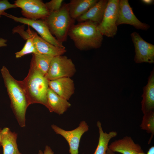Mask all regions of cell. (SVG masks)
<instances>
[{
  "instance_id": "484cf974",
  "label": "cell",
  "mask_w": 154,
  "mask_h": 154,
  "mask_svg": "<svg viewBox=\"0 0 154 154\" xmlns=\"http://www.w3.org/2000/svg\"><path fill=\"white\" fill-rule=\"evenodd\" d=\"M38 154H54V153L50 147L46 145L43 152L41 150H39Z\"/></svg>"
},
{
  "instance_id": "9a60e30c",
  "label": "cell",
  "mask_w": 154,
  "mask_h": 154,
  "mask_svg": "<svg viewBox=\"0 0 154 154\" xmlns=\"http://www.w3.org/2000/svg\"><path fill=\"white\" fill-rule=\"evenodd\" d=\"M108 2L107 0L98 1L76 20L78 23L89 22L98 25L102 20Z\"/></svg>"
},
{
  "instance_id": "7a4b0ae2",
  "label": "cell",
  "mask_w": 154,
  "mask_h": 154,
  "mask_svg": "<svg viewBox=\"0 0 154 154\" xmlns=\"http://www.w3.org/2000/svg\"><path fill=\"white\" fill-rule=\"evenodd\" d=\"M97 26L89 22L78 23L71 27L68 35L80 50L98 48L102 45L103 36Z\"/></svg>"
},
{
  "instance_id": "7402d4cb",
  "label": "cell",
  "mask_w": 154,
  "mask_h": 154,
  "mask_svg": "<svg viewBox=\"0 0 154 154\" xmlns=\"http://www.w3.org/2000/svg\"><path fill=\"white\" fill-rule=\"evenodd\" d=\"M143 114L140 126L141 129L151 134L148 141V144H150L154 135V111L146 112Z\"/></svg>"
},
{
  "instance_id": "ba28073f",
  "label": "cell",
  "mask_w": 154,
  "mask_h": 154,
  "mask_svg": "<svg viewBox=\"0 0 154 154\" xmlns=\"http://www.w3.org/2000/svg\"><path fill=\"white\" fill-rule=\"evenodd\" d=\"M51 126L56 134L61 135L66 140L69 145L70 154H78L81 138L89 130V126L86 122L85 121H81L78 127L70 131L65 130L54 124Z\"/></svg>"
},
{
  "instance_id": "8992f818",
  "label": "cell",
  "mask_w": 154,
  "mask_h": 154,
  "mask_svg": "<svg viewBox=\"0 0 154 154\" xmlns=\"http://www.w3.org/2000/svg\"><path fill=\"white\" fill-rule=\"evenodd\" d=\"M119 1L118 0L108 1L102 20L97 26L103 36L113 37L117 33V26L116 23Z\"/></svg>"
},
{
  "instance_id": "2e32d148",
  "label": "cell",
  "mask_w": 154,
  "mask_h": 154,
  "mask_svg": "<svg viewBox=\"0 0 154 154\" xmlns=\"http://www.w3.org/2000/svg\"><path fill=\"white\" fill-rule=\"evenodd\" d=\"M17 135L7 127L2 130L0 145L3 147V154H22L18 147Z\"/></svg>"
},
{
  "instance_id": "44dd1931",
  "label": "cell",
  "mask_w": 154,
  "mask_h": 154,
  "mask_svg": "<svg viewBox=\"0 0 154 154\" xmlns=\"http://www.w3.org/2000/svg\"><path fill=\"white\" fill-rule=\"evenodd\" d=\"M53 57L42 54H33L30 64L33 65L38 71L45 76L48 70L51 60Z\"/></svg>"
},
{
  "instance_id": "ffe728a7",
  "label": "cell",
  "mask_w": 154,
  "mask_h": 154,
  "mask_svg": "<svg viewBox=\"0 0 154 154\" xmlns=\"http://www.w3.org/2000/svg\"><path fill=\"white\" fill-rule=\"evenodd\" d=\"M98 129L99 136L97 147L93 154H105L108 148L109 143L113 138L116 137L117 133L116 131H112L107 133L104 132L101 122L98 121L96 123Z\"/></svg>"
},
{
  "instance_id": "f1b7e54d",
  "label": "cell",
  "mask_w": 154,
  "mask_h": 154,
  "mask_svg": "<svg viewBox=\"0 0 154 154\" xmlns=\"http://www.w3.org/2000/svg\"><path fill=\"white\" fill-rule=\"evenodd\" d=\"M142 1L146 4H151L153 3V1L152 0H143Z\"/></svg>"
},
{
  "instance_id": "52a82bcc",
  "label": "cell",
  "mask_w": 154,
  "mask_h": 154,
  "mask_svg": "<svg viewBox=\"0 0 154 154\" xmlns=\"http://www.w3.org/2000/svg\"><path fill=\"white\" fill-rule=\"evenodd\" d=\"M14 4L21 9L24 17L29 19L44 20L50 14L45 3L41 0H17Z\"/></svg>"
},
{
  "instance_id": "d4e9b609",
  "label": "cell",
  "mask_w": 154,
  "mask_h": 154,
  "mask_svg": "<svg viewBox=\"0 0 154 154\" xmlns=\"http://www.w3.org/2000/svg\"><path fill=\"white\" fill-rule=\"evenodd\" d=\"M17 7L14 4H11L7 0H0V18L2 15L5 16L6 10Z\"/></svg>"
},
{
  "instance_id": "ac0fdd59",
  "label": "cell",
  "mask_w": 154,
  "mask_h": 154,
  "mask_svg": "<svg viewBox=\"0 0 154 154\" xmlns=\"http://www.w3.org/2000/svg\"><path fill=\"white\" fill-rule=\"evenodd\" d=\"M47 99L50 112H54L62 115L71 106L67 100L60 96L49 87L47 91Z\"/></svg>"
},
{
  "instance_id": "5b68a950",
  "label": "cell",
  "mask_w": 154,
  "mask_h": 154,
  "mask_svg": "<svg viewBox=\"0 0 154 154\" xmlns=\"http://www.w3.org/2000/svg\"><path fill=\"white\" fill-rule=\"evenodd\" d=\"M76 72L75 66L72 60L66 56L61 55L53 58L44 76L48 80L71 78Z\"/></svg>"
},
{
  "instance_id": "30bf717a",
  "label": "cell",
  "mask_w": 154,
  "mask_h": 154,
  "mask_svg": "<svg viewBox=\"0 0 154 154\" xmlns=\"http://www.w3.org/2000/svg\"><path fill=\"white\" fill-rule=\"evenodd\" d=\"M131 36L135 47L134 60L135 63H153L154 45L145 41L135 32L132 33Z\"/></svg>"
},
{
  "instance_id": "603a6c76",
  "label": "cell",
  "mask_w": 154,
  "mask_h": 154,
  "mask_svg": "<svg viewBox=\"0 0 154 154\" xmlns=\"http://www.w3.org/2000/svg\"><path fill=\"white\" fill-rule=\"evenodd\" d=\"M26 40V42L22 49L15 53L16 58H20L25 55L31 53L36 54V50L32 38L30 37Z\"/></svg>"
},
{
  "instance_id": "277c9868",
  "label": "cell",
  "mask_w": 154,
  "mask_h": 154,
  "mask_svg": "<svg viewBox=\"0 0 154 154\" xmlns=\"http://www.w3.org/2000/svg\"><path fill=\"white\" fill-rule=\"evenodd\" d=\"M44 20L52 34L62 43L66 41L69 31L75 21L70 15L68 3L62 4L58 11L50 13Z\"/></svg>"
},
{
  "instance_id": "5bb4252c",
  "label": "cell",
  "mask_w": 154,
  "mask_h": 154,
  "mask_svg": "<svg viewBox=\"0 0 154 154\" xmlns=\"http://www.w3.org/2000/svg\"><path fill=\"white\" fill-rule=\"evenodd\" d=\"M49 87L61 97L68 100L74 94V82L70 78L64 77L48 80Z\"/></svg>"
},
{
  "instance_id": "3957f363",
  "label": "cell",
  "mask_w": 154,
  "mask_h": 154,
  "mask_svg": "<svg viewBox=\"0 0 154 154\" xmlns=\"http://www.w3.org/2000/svg\"><path fill=\"white\" fill-rule=\"evenodd\" d=\"M19 82L30 105L35 103L42 104L49 110L47 99L48 80L33 65L30 64L27 76L23 80Z\"/></svg>"
},
{
  "instance_id": "cb8c5ba5",
  "label": "cell",
  "mask_w": 154,
  "mask_h": 154,
  "mask_svg": "<svg viewBox=\"0 0 154 154\" xmlns=\"http://www.w3.org/2000/svg\"><path fill=\"white\" fill-rule=\"evenodd\" d=\"M63 0H52L45 3L46 7L50 13L59 10L61 7Z\"/></svg>"
},
{
  "instance_id": "4fadbf2b",
  "label": "cell",
  "mask_w": 154,
  "mask_h": 154,
  "mask_svg": "<svg viewBox=\"0 0 154 154\" xmlns=\"http://www.w3.org/2000/svg\"><path fill=\"white\" fill-rule=\"evenodd\" d=\"M108 148L114 152L122 154H142L145 153L141 146L135 143L132 138L125 136L111 143Z\"/></svg>"
},
{
  "instance_id": "83f0119b",
  "label": "cell",
  "mask_w": 154,
  "mask_h": 154,
  "mask_svg": "<svg viewBox=\"0 0 154 154\" xmlns=\"http://www.w3.org/2000/svg\"><path fill=\"white\" fill-rule=\"evenodd\" d=\"M142 154H145V153ZM147 154H154V146H152L149 149Z\"/></svg>"
},
{
  "instance_id": "4dcf8cb0",
  "label": "cell",
  "mask_w": 154,
  "mask_h": 154,
  "mask_svg": "<svg viewBox=\"0 0 154 154\" xmlns=\"http://www.w3.org/2000/svg\"><path fill=\"white\" fill-rule=\"evenodd\" d=\"M2 129L0 128V145L1 144V133L2 131Z\"/></svg>"
},
{
  "instance_id": "9c48e42d",
  "label": "cell",
  "mask_w": 154,
  "mask_h": 154,
  "mask_svg": "<svg viewBox=\"0 0 154 154\" xmlns=\"http://www.w3.org/2000/svg\"><path fill=\"white\" fill-rule=\"evenodd\" d=\"M5 16L15 22L31 27L35 30L42 38L50 44L59 47H65L63 45L62 43L58 41L52 34L44 20H32L24 17H17L7 13Z\"/></svg>"
},
{
  "instance_id": "f546056e",
  "label": "cell",
  "mask_w": 154,
  "mask_h": 154,
  "mask_svg": "<svg viewBox=\"0 0 154 154\" xmlns=\"http://www.w3.org/2000/svg\"><path fill=\"white\" fill-rule=\"evenodd\" d=\"M115 153L110 150L108 147L105 154H116Z\"/></svg>"
},
{
  "instance_id": "d6986e66",
  "label": "cell",
  "mask_w": 154,
  "mask_h": 154,
  "mask_svg": "<svg viewBox=\"0 0 154 154\" xmlns=\"http://www.w3.org/2000/svg\"><path fill=\"white\" fill-rule=\"evenodd\" d=\"M97 0H71L68 3L69 12L74 20L87 11L98 1Z\"/></svg>"
},
{
  "instance_id": "e0dca14e",
  "label": "cell",
  "mask_w": 154,
  "mask_h": 154,
  "mask_svg": "<svg viewBox=\"0 0 154 154\" xmlns=\"http://www.w3.org/2000/svg\"><path fill=\"white\" fill-rule=\"evenodd\" d=\"M141 110L143 114L154 110V70L151 72L147 85L143 88Z\"/></svg>"
},
{
  "instance_id": "8fae6325",
  "label": "cell",
  "mask_w": 154,
  "mask_h": 154,
  "mask_svg": "<svg viewBox=\"0 0 154 154\" xmlns=\"http://www.w3.org/2000/svg\"><path fill=\"white\" fill-rule=\"evenodd\" d=\"M127 24L137 29L146 30L149 27L148 25L140 21L134 14L127 0H119L117 26Z\"/></svg>"
},
{
  "instance_id": "7c38bea8",
  "label": "cell",
  "mask_w": 154,
  "mask_h": 154,
  "mask_svg": "<svg viewBox=\"0 0 154 154\" xmlns=\"http://www.w3.org/2000/svg\"><path fill=\"white\" fill-rule=\"evenodd\" d=\"M26 31L28 33V38L31 37L33 39L36 50V54L54 57L63 55L66 52L65 47H59L48 42L38 35L36 32L31 30L29 26Z\"/></svg>"
},
{
  "instance_id": "4316f807",
  "label": "cell",
  "mask_w": 154,
  "mask_h": 154,
  "mask_svg": "<svg viewBox=\"0 0 154 154\" xmlns=\"http://www.w3.org/2000/svg\"><path fill=\"white\" fill-rule=\"evenodd\" d=\"M7 39L0 38V47L6 46H7Z\"/></svg>"
},
{
  "instance_id": "6da1fadb",
  "label": "cell",
  "mask_w": 154,
  "mask_h": 154,
  "mask_svg": "<svg viewBox=\"0 0 154 154\" xmlns=\"http://www.w3.org/2000/svg\"><path fill=\"white\" fill-rule=\"evenodd\" d=\"M1 73L10 100V106L17 120L21 127L25 126V114L30 105L25 92L19 81L15 79L4 66Z\"/></svg>"
}]
</instances>
